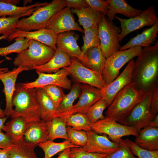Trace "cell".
<instances>
[{"label": "cell", "instance_id": "1", "mask_svg": "<svg viewBox=\"0 0 158 158\" xmlns=\"http://www.w3.org/2000/svg\"><path fill=\"white\" fill-rule=\"evenodd\" d=\"M135 61L132 83L145 93L158 86V44L144 47Z\"/></svg>", "mask_w": 158, "mask_h": 158}, {"label": "cell", "instance_id": "2", "mask_svg": "<svg viewBox=\"0 0 158 158\" xmlns=\"http://www.w3.org/2000/svg\"><path fill=\"white\" fill-rule=\"evenodd\" d=\"M146 93L137 89L132 83L128 85L116 95L105 112L106 117L118 123L122 122Z\"/></svg>", "mask_w": 158, "mask_h": 158}, {"label": "cell", "instance_id": "3", "mask_svg": "<svg viewBox=\"0 0 158 158\" xmlns=\"http://www.w3.org/2000/svg\"><path fill=\"white\" fill-rule=\"evenodd\" d=\"M14 107L10 117L21 116L28 123L40 121V108L36 95V88L26 89L22 83L16 84L12 99Z\"/></svg>", "mask_w": 158, "mask_h": 158}, {"label": "cell", "instance_id": "4", "mask_svg": "<svg viewBox=\"0 0 158 158\" xmlns=\"http://www.w3.org/2000/svg\"><path fill=\"white\" fill-rule=\"evenodd\" d=\"M55 51L38 41L30 39L26 49L18 54L13 61L14 66L32 70L35 66L45 64L53 56Z\"/></svg>", "mask_w": 158, "mask_h": 158}, {"label": "cell", "instance_id": "5", "mask_svg": "<svg viewBox=\"0 0 158 158\" xmlns=\"http://www.w3.org/2000/svg\"><path fill=\"white\" fill-rule=\"evenodd\" d=\"M65 7L63 0H53L47 5L38 8L29 17L19 19L17 29L30 31L45 28L47 23L51 17Z\"/></svg>", "mask_w": 158, "mask_h": 158}, {"label": "cell", "instance_id": "6", "mask_svg": "<svg viewBox=\"0 0 158 158\" xmlns=\"http://www.w3.org/2000/svg\"><path fill=\"white\" fill-rule=\"evenodd\" d=\"M142 49L141 47H135L124 50H118L106 59L102 74L106 85L118 76L120 69L126 63L138 56Z\"/></svg>", "mask_w": 158, "mask_h": 158}, {"label": "cell", "instance_id": "7", "mask_svg": "<svg viewBox=\"0 0 158 158\" xmlns=\"http://www.w3.org/2000/svg\"><path fill=\"white\" fill-rule=\"evenodd\" d=\"M98 31L100 47L103 54L107 59L121 47L119 40L121 29L106 15L102 14Z\"/></svg>", "mask_w": 158, "mask_h": 158}, {"label": "cell", "instance_id": "8", "mask_svg": "<svg viewBox=\"0 0 158 158\" xmlns=\"http://www.w3.org/2000/svg\"><path fill=\"white\" fill-rule=\"evenodd\" d=\"M91 128L95 133L107 135L112 141L118 143L123 136L137 137L139 134V131L134 128L123 125L108 117L92 123Z\"/></svg>", "mask_w": 158, "mask_h": 158}, {"label": "cell", "instance_id": "9", "mask_svg": "<svg viewBox=\"0 0 158 158\" xmlns=\"http://www.w3.org/2000/svg\"><path fill=\"white\" fill-rule=\"evenodd\" d=\"M114 17L120 22L121 28L119 35L120 41L130 33L146 26H152L158 22L155 6H149L139 15L128 19L121 18L116 15Z\"/></svg>", "mask_w": 158, "mask_h": 158}, {"label": "cell", "instance_id": "10", "mask_svg": "<svg viewBox=\"0 0 158 158\" xmlns=\"http://www.w3.org/2000/svg\"><path fill=\"white\" fill-rule=\"evenodd\" d=\"M152 92L146 93L144 98L135 105L129 116L123 121L119 123L133 127L139 132L148 126L156 116L150 110Z\"/></svg>", "mask_w": 158, "mask_h": 158}, {"label": "cell", "instance_id": "11", "mask_svg": "<svg viewBox=\"0 0 158 158\" xmlns=\"http://www.w3.org/2000/svg\"><path fill=\"white\" fill-rule=\"evenodd\" d=\"M71 59V64L66 68L75 82L87 84L100 90L106 86L101 75L86 67L76 58Z\"/></svg>", "mask_w": 158, "mask_h": 158}, {"label": "cell", "instance_id": "12", "mask_svg": "<svg viewBox=\"0 0 158 158\" xmlns=\"http://www.w3.org/2000/svg\"><path fill=\"white\" fill-rule=\"evenodd\" d=\"M46 28L57 35L70 31L84 32V30L75 22L71 8L67 7L54 14L47 23Z\"/></svg>", "mask_w": 158, "mask_h": 158}, {"label": "cell", "instance_id": "13", "mask_svg": "<svg viewBox=\"0 0 158 158\" xmlns=\"http://www.w3.org/2000/svg\"><path fill=\"white\" fill-rule=\"evenodd\" d=\"M38 78L32 82L22 83L24 87L26 89L42 88L49 85H55L62 88L70 90L72 86L71 80L68 76L69 74L66 67L61 68L58 72L53 73H47L36 72Z\"/></svg>", "mask_w": 158, "mask_h": 158}, {"label": "cell", "instance_id": "14", "mask_svg": "<svg viewBox=\"0 0 158 158\" xmlns=\"http://www.w3.org/2000/svg\"><path fill=\"white\" fill-rule=\"evenodd\" d=\"M77 102L68 111L59 116L62 118L76 113L85 114L88 109L102 98L101 90L89 85L81 84V91Z\"/></svg>", "mask_w": 158, "mask_h": 158}, {"label": "cell", "instance_id": "15", "mask_svg": "<svg viewBox=\"0 0 158 158\" xmlns=\"http://www.w3.org/2000/svg\"><path fill=\"white\" fill-rule=\"evenodd\" d=\"M87 141L84 146L76 147L79 150L100 154L109 155L119 148L118 143L110 140L107 135H100L91 130L87 132Z\"/></svg>", "mask_w": 158, "mask_h": 158}, {"label": "cell", "instance_id": "16", "mask_svg": "<svg viewBox=\"0 0 158 158\" xmlns=\"http://www.w3.org/2000/svg\"><path fill=\"white\" fill-rule=\"evenodd\" d=\"M134 62L133 59L129 62L121 73L101 90L102 99L106 102L107 107L111 104L116 95L124 87L132 83Z\"/></svg>", "mask_w": 158, "mask_h": 158}, {"label": "cell", "instance_id": "17", "mask_svg": "<svg viewBox=\"0 0 158 158\" xmlns=\"http://www.w3.org/2000/svg\"><path fill=\"white\" fill-rule=\"evenodd\" d=\"M27 70H29L27 68L20 66L13 68L11 71H8L0 74V80L4 86L3 91L6 101V107L4 111L7 117L10 116L13 113L12 99L15 90L16 82L18 76L23 71Z\"/></svg>", "mask_w": 158, "mask_h": 158}, {"label": "cell", "instance_id": "18", "mask_svg": "<svg viewBox=\"0 0 158 158\" xmlns=\"http://www.w3.org/2000/svg\"><path fill=\"white\" fill-rule=\"evenodd\" d=\"M79 38V35L74 31L59 34L57 35L56 46L71 58H76L82 63L84 61V54L77 44Z\"/></svg>", "mask_w": 158, "mask_h": 158}, {"label": "cell", "instance_id": "19", "mask_svg": "<svg viewBox=\"0 0 158 158\" xmlns=\"http://www.w3.org/2000/svg\"><path fill=\"white\" fill-rule=\"evenodd\" d=\"M57 35L52 30L46 28L33 31H25L17 29L8 36L7 39L8 41L10 42L18 37H23L40 42L56 51Z\"/></svg>", "mask_w": 158, "mask_h": 158}, {"label": "cell", "instance_id": "20", "mask_svg": "<svg viewBox=\"0 0 158 158\" xmlns=\"http://www.w3.org/2000/svg\"><path fill=\"white\" fill-rule=\"evenodd\" d=\"M48 135L46 122L32 121L28 123L23 139L36 147L38 144L48 140Z\"/></svg>", "mask_w": 158, "mask_h": 158}, {"label": "cell", "instance_id": "21", "mask_svg": "<svg viewBox=\"0 0 158 158\" xmlns=\"http://www.w3.org/2000/svg\"><path fill=\"white\" fill-rule=\"evenodd\" d=\"M71 58L61 49L57 48L53 57L45 64L32 68L39 72L47 73H55L61 68L71 65Z\"/></svg>", "mask_w": 158, "mask_h": 158}, {"label": "cell", "instance_id": "22", "mask_svg": "<svg viewBox=\"0 0 158 158\" xmlns=\"http://www.w3.org/2000/svg\"><path fill=\"white\" fill-rule=\"evenodd\" d=\"M36 95L41 120L47 122L59 116L57 108L42 88H36Z\"/></svg>", "mask_w": 158, "mask_h": 158}, {"label": "cell", "instance_id": "23", "mask_svg": "<svg viewBox=\"0 0 158 158\" xmlns=\"http://www.w3.org/2000/svg\"><path fill=\"white\" fill-rule=\"evenodd\" d=\"M158 22L149 28L145 30L141 33L131 38L129 41L121 47L119 50L122 51L135 47H146L151 46L157 37Z\"/></svg>", "mask_w": 158, "mask_h": 158}, {"label": "cell", "instance_id": "24", "mask_svg": "<svg viewBox=\"0 0 158 158\" xmlns=\"http://www.w3.org/2000/svg\"><path fill=\"white\" fill-rule=\"evenodd\" d=\"M106 59L99 45L87 50L84 53V59L82 63L88 68L102 75Z\"/></svg>", "mask_w": 158, "mask_h": 158}, {"label": "cell", "instance_id": "25", "mask_svg": "<svg viewBox=\"0 0 158 158\" xmlns=\"http://www.w3.org/2000/svg\"><path fill=\"white\" fill-rule=\"evenodd\" d=\"M109 7L106 15L108 18L113 21L116 14H121L129 18L135 17L140 14L142 10L135 9L129 5L124 0H107Z\"/></svg>", "mask_w": 158, "mask_h": 158}, {"label": "cell", "instance_id": "26", "mask_svg": "<svg viewBox=\"0 0 158 158\" xmlns=\"http://www.w3.org/2000/svg\"><path fill=\"white\" fill-rule=\"evenodd\" d=\"M136 137L134 142L140 147L147 150H158V128L147 126Z\"/></svg>", "mask_w": 158, "mask_h": 158}, {"label": "cell", "instance_id": "27", "mask_svg": "<svg viewBox=\"0 0 158 158\" xmlns=\"http://www.w3.org/2000/svg\"><path fill=\"white\" fill-rule=\"evenodd\" d=\"M28 122L23 117H13L4 125L2 130L10 137L15 145L23 138L26 130Z\"/></svg>", "mask_w": 158, "mask_h": 158}, {"label": "cell", "instance_id": "28", "mask_svg": "<svg viewBox=\"0 0 158 158\" xmlns=\"http://www.w3.org/2000/svg\"><path fill=\"white\" fill-rule=\"evenodd\" d=\"M49 3L47 2H37L29 6L20 7L0 1V18L26 14L30 16L39 7L46 6Z\"/></svg>", "mask_w": 158, "mask_h": 158}, {"label": "cell", "instance_id": "29", "mask_svg": "<svg viewBox=\"0 0 158 158\" xmlns=\"http://www.w3.org/2000/svg\"><path fill=\"white\" fill-rule=\"evenodd\" d=\"M71 11L77 15L78 21L84 30L98 26L102 18L101 13L89 7L79 9L72 8Z\"/></svg>", "mask_w": 158, "mask_h": 158}, {"label": "cell", "instance_id": "30", "mask_svg": "<svg viewBox=\"0 0 158 158\" xmlns=\"http://www.w3.org/2000/svg\"><path fill=\"white\" fill-rule=\"evenodd\" d=\"M48 133L47 140L53 141L57 138L64 139L69 140L65 121L59 116L46 122Z\"/></svg>", "mask_w": 158, "mask_h": 158}, {"label": "cell", "instance_id": "31", "mask_svg": "<svg viewBox=\"0 0 158 158\" xmlns=\"http://www.w3.org/2000/svg\"><path fill=\"white\" fill-rule=\"evenodd\" d=\"M37 145L44 151V158H51L58 152L63 151L68 148L80 147L67 140L61 142H55L53 141L47 140Z\"/></svg>", "mask_w": 158, "mask_h": 158}, {"label": "cell", "instance_id": "32", "mask_svg": "<svg viewBox=\"0 0 158 158\" xmlns=\"http://www.w3.org/2000/svg\"><path fill=\"white\" fill-rule=\"evenodd\" d=\"M10 151V158H37L33 145L21 139Z\"/></svg>", "mask_w": 158, "mask_h": 158}, {"label": "cell", "instance_id": "33", "mask_svg": "<svg viewBox=\"0 0 158 158\" xmlns=\"http://www.w3.org/2000/svg\"><path fill=\"white\" fill-rule=\"evenodd\" d=\"M81 91V84L75 82L72 85L69 92L65 95L58 107L59 116L69 111L73 105L74 101L79 98Z\"/></svg>", "mask_w": 158, "mask_h": 158}, {"label": "cell", "instance_id": "34", "mask_svg": "<svg viewBox=\"0 0 158 158\" xmlns=\"http://www.w3.org/2000/svg\"><path fill=\"white\" fill-rule=\"evenodd\" d=\"M63 119L65 121L66 126H70L75 129L87 132L92 130V123L85 114L76 113Z\"/></svg>", "mask_w": 158, "mask_h": 158}, {"label": "cell", "instance_id": "35", "mask_svg": "<svg viewBox=\"0 0 158 158\" xmlns=\"http://www.w3.org/2000/svg\"><path fill=\"white\" fill-rule=\"evenodd\" d=\"M98 26L84 30V35H83V44L80 49L84 54L89 49L100 45Z\"/></svg>", "mask_w": 158, "mask_h": 158}, {"label": "cell", "instance_id": "36", "mask_svg": "<svg viewBox=\"0 0 158 158\" xmlns=\"http://www.w3.org/2000/svg\"><path fill=\"white\" fill-rule=\"evenodd\" d=\"M30 40L23 37L15 38V41L12 44L5 47L0 48V56H6L10 53H21L28 48Z\"/></svg>", "mask_w": 158, "mask_h": 158}, {"label": "cell", "instance_id": "37", "mask_svg": "<svg viewBox=\"0 0 158 158\" xmlns=\"http://www.w3.org/2000/svg\"><path fill=\"white\" fill-rule=\"evenodd\" d=\"M27 16L30 15L26 14L0 18V35L9 36L13 34L17 29V23L20 18Z\"/></svg>", "mask_w": 158, "mask_h": 158}, {"label": "cell", "instance_id": "38", "mask_svg": "<svg viewBox=\"0 0 158 158\" xmlns=\"http://www.w3.org/2000/svg\"><path fill=\"white\" fill-rule=\"evenodd\" d=\"M107 107L106 102L102 98L88 109L85 114L91 123H95L106 118L104 116L103 112Z\"/></svg>", "mask_w": 158, "mask_h": 158}, {"label": "cell", "instance_id": "39", "mask_svg": "<svg viewBox=\"0 0 158 158\" xmlns=\"http://www.w3.org/2000/svg\"><path fill=\"white\" fill-rule=\"evenodd\" d=\"M66 131L69 141L80 147L85 146L88 139L87 132L75 129L70 126H66Z\"/></svg>", "mask_w": 158, "mask_h": 158}, {"label": "cell", "instance_id": "40", "mask_svg": "<svg viewBox=\"0 0 158 158\" xmlns=\"http://www.w3.org/2000/svg\"><path fill=\"white\" fill-rule=\"evenodd\" d=\"M42 88L58 108L65 95L62 88L53 85H47Z\"/></svg>", "mask_w": 158, "mask_h": 158}, {"label": "cell", "instance_id": "41", "mask_svg": "<svg viewBox=\"0 0 158 158\" xmlns=\"http://www.w3.org/2000/svg\"><path fill=\"white\" fill-rule=\"evenodd\" d=\"M129 140L128 139H120L118 142L119 145L118 150L104 158H137L130 150Z\"/></svg>", "mask_w": 158, "mask_h": 158}, {"label": "cell", "instance_id": "42", "mask_svg": "<svg viewBox=\"0 0 158 158\" xmlns=\"http://www.w3.org/2000/svg\"><path fill=\"white\" fill-rule=\"evenodd\" d=\"M129 144L132 153L138 158H158V150H145L140 147L134 142L130 140L129 141Z\"/></svg>", "mask_w": 158, "mask_h": 158}, {"label": "cell", "instance_id": "43", "mask_svg": "<svg viewBox=\"0 0 158 158\" xmlns=\"http://www.w3.org/2000/svg\"><path fill=\"white\" fill-rule=\"evenodd\" d=\"M108 155L80 150L74 147L71 148L69 158H104Z\"/></svg>", "mask_w": 158, "mask_h": 158}, {"label": "cell", "instance_id": "44", "mask_svg": "<svg viewBox=\"0 0 158 158\" xmlns=\"http://www.w3.org/2000/svg\"><path fill=\"white\" fill-rule=\"evenodd\" d=\"M85 0L90 8L106 16L109 7V3L107 0Z\"/></svg>", "mask_w": 158, "mask_h": 158}, {"label": "cell", "instance_id": "45", "mask_svg": "<svg viewBox=\"0 0 158 158\" xmlns=\"http://www.w3.org/2000/svg\"><path fill=\"white\" fill-rule=\"evenodd\" d=\"M150 110L155 116L158 113V86L152 91L150 101Z\"/></svg>", "mask_w": 158, "mask_h": 158}, {"label": "cell", "instance_id": "46", "mask_svg": "<svg viewBox=\"0 0 158 158\" xmlns=\"http://www.w3.org/2000/svg\"><path fill=\"white\" fill-rule=\"evenodd\" d=\"M66 7L79 9L89 7L85 0H63Z\"/></svg>", "mask_w": 158, "mask_h": 158}, {"label": "cell", "instance_id": "47", "mask_svg": "<svg viewBox=\"0 0 158 158\" xmlns=\"http://www.w3.org/2000/svg\"><path fill=\"white\" fill-rule=\"evenodd\" d=\"M15 145L12 143L10 137L6 133L0 131V149L13 147Z\"/></svg>", "mask_w": 158, "mask_h": 158}, {"label": "cell", "instance_id": "48", "mask_svg": "<svg viewBox=\"0 0 158 158\" xmlns=\"http://www.w3.org/2000/svg\"><path fill=\"white\" fill-rule=\"evenodd\" d=\"M12 147L0 149V158H10V151Z\"/></svg>", "mask_w": 158, "mask_h": 158}, {"label": "cell", "instance_id": "49", "mask_svg": "<svg viewBox=\"0 0 158 158\" xmlns=\"http://www.w3.org/2000/svg\"><path fill=\"white\" fill-rule=\"evenodd\" d=\"M71 148L66 149L59 155L57 158H69Z\"/></svg>", "mask_w": 158, "mask_h": 158}, {"label": "cell", "instance_id": "50", "mask_svg": "<svg viewBox=\"0 0 158 158\" xmlns=\"http://www.w3.org/2000/svg\"><path fill=\"white\" fill-rule=\"evenodd\" d=\"M148 126L153 128H158V114L156 116Z\"/></svg>", "mask_w": 158, "mask_h": 158}, {"label": "cell", "instance_id": "51", "mask_svg": "<svg viewBox=\"0 0 158 158\" xmlns=\"http://www.w3.org/2000/svg\"><path fill=\"white\" fill-rule=\"evenodd\" d=\"M21 0H0V1L11 4L13 5L17 6L20 2Z\"/></svg>", "mask_w": 158, "mask_h": 158}, {"label": "cell", "instance_id": "52", "mask_svg": "<svg viewBox=\"0 0 158 158\" xmlns=\"http://www.w3.org/2000/svg\"><path fill=\"white\" fill-rule=\"evenodd\" d=\"M8 117L6 116L4 118H0V131H2L4 123Z\"/></svg>", "mask_w": 158, "mask_h": 158}, {"label": "cell", "instance_id": "53", "mask_svg": "<svg viewBox=\"0 0 158 158\" xmlns=\"http://www.w3.org/2000/svg\"><path fill=\"white\" fill-rule=\"evenodd\" d=\"M4 60H2L0 61V64ZM8 71V69L7 68H1L0 67V74H1L5 73Z\"/></svg>", "mask_w": 158, "mask_h": 158}, {"label": "cell", "instance_id": "54", "mask_svg": "<svg viewBox=\"0 0 158 158\" xmlns=\"http://www.w3.org/2000/svg\"><path fill=\"white\" fill-rule=\"evenodd\" d=\"M4 111L2 109L0 106V118H3L6 117Z\"/></svg>", "mask_w": 158, "mask_h": 158}, {"label": "cell", "instance_id": "55", "mask_svg": "<svg viewBox=\"0 0 158 158\" xmlns=\"http://www.w3.org/2000/svg\"><path fill=\"white\" fill-rule=\"evenodd\" d=\"M32 2V0H23V3L24 6H26L27 4L28 3H31Z\"/></svg>", "mask_w": 158, "mask_h": 158}, {"label": "cell", "instance_id": "56", "mask_svg": "<svg viewBox=\"0 0 158 158\" xmlns=\"http://www.w3.org/2000/svg\"><path fill=\"white\" fill-rule=\"evenodd\" d=\"M8 36L2 35L0 36V40H6L7 39Z\"/></svg>", "mask_w": 158, "mask_h": 158}]
</instances>
